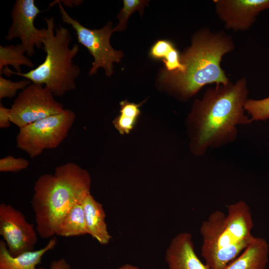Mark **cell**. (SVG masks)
Returning <instances> with one entry per match:
<instances>
[{
  "instance_id": "6da1fadb",
  "label": "cell",
  "mask_w": 269,
  "mask_h": 269,
  "mask_svg": "<svg viewBox=\"0 0 269 269\" xmlns=\"http://www.w3.org/2000/svg\"><path fill=\"white\" fill-rule=\"evenodd\" d=\"M249 90L247 79L208 88L196 99L187 118L190 148L196 156L209 148H219L236 140L237 126L253 122L245 114L244 105Z\"/></svg>"
},
{
  "instance_id": "7a4b0ae2",
  "label": "cell",
  "mask_w": 269,
  "mask_h": 269,
  "mask_svg": "<svg viewBox=\"0 0 269 269\" xmlns=\"http://www.w3.org/2000/svg\"><path fill=\"white\" fill-rule=\"evenodd\" d=\"M234 48L231 36L225 31L200 29L193 34L191 46L180 55L184 70H165L163 82L179 98L186 100L207 84H227L230 80L220 63L223 56Z\"/></svg>"
},
{
  "instance_id": "3957f363",
  "label": "cell",
  "mask_w": 269,
  "mask_h": 269,
  "mask_svg": "<svg viewBox=\"0 0 269 269\" xmlns=\"http://www.w3.org/2000/svg\"><path fill=\"white\" fill-rule=\"evenodd\" d=\"M88 171L68 162L57 166L53 173L41 175L35 181L31 206L36 229L43 239L56 235L63 219L76 202L90 193Z\"/></svg>"
},
{
  "instance_id": "277c9868",
  "label": "cell",
  "mask_w": 269,
  "mask_h": 269,
  "mask_svg": "<svg viewBox=\"0 0 269 269\" xmlns=\"http://www.w3.org/2000/svg\"><path fill=\"white\" fill-rule=\"evenodd\" d=\"M226 214L211 213L200 227L201 256L209 269H223L254 240V222L250 208L243 200L227 206Z\"/></svg>"
},
{
  "instance_id": "5b68a950",
  "label": "cell",
  "mask_w": 269,
  "mask_h": 269,
  "mask_svg": "<svg viewBox=\"0 0 269 269\" xmlns=\"http://www.w3.org/2000/svg\"><path fill=\"white\" fill-rule=\"evenodd\" d=\"M44 19L46 25L42 47L46 53L44 61L26 73L14 72L7 68L1 74L23 77L32 83L47 87L54 96L61 97L76 87L80 69L73 63V59L78 53L79 46L75 44L69 47L72 40L70 31L62 26L55 29L54 17Z\"/></svg>"
},
{
  "instance_id": "8992f818",
  "label": "cell",
  "mask_w": 269,
  "mask_h": 269,
  "mask_svg": "<svg viewBox=\"0 0 269 269\" xmlns=\"http://www.w3.org/2000/svg\"><path fill=\"white\" fill-rule=\"evenodd\" d=\"M75 119L73 111L64 109L59 114L21 128L16 137V146L31 158L45 149L55 148L67 137Z\"/></svg>"
},
{
  "instance_id": "52a82bcc",
  "label": "cell",
  "mask_w": 269,
  "mask_h": 269,
  "mask_svg": "<svg viewBox=\"0 0 269 269\" xmlns=\"http://www.w3.org/2000/svg\"><path fill=\"white\" fill-rule=\"evenodd\" d=\"M56 1L51 2L49 5L58 3L62 21L71 26L76 32L78 42L85 46L94 58L89 75L95 74L99 68H103L106 75L111 76L114 72L113 63L120 62L123 56L121 50H115L110 44V37L113 32L112 22H109L101 29H89L70 16L59 0Z\"/></svg>"
},
{
  "instance_id": "ba28073f",
  "label": "cell",
  "mask_w": 269,
  "mask_h": 269,
  "mask_svg": "<svg viewBox=\"0 0 269 269\" xmlns=\"http://www.w3.org/2000/svg\"><path fill=\"white\" fill-rule=\"evenodd\" d=\"M10 110L11 123L20 129L64 109L48 88L31 83L19 93Z\"/></svg>"
},
{
  "instance_id": "9c48e42d",
  "label": "cell",
  "mask_w": 269,
  "mask_h": 269,
  "mask_svg": "<svg viewBox=\"0 0 269 269\" xmlns=\"http://www.w3.org/2000/svg\"><path fill=\"white\" fill-rule=\"evenodd\" d=\"M0 235L14 257L34 250L37 242V232L23 213L12 205L0 204Z\"/></svg>"
},
{
  "instance_id": "30bf717a",
  "label": "cell",
  "mask_w": 269,
  "mask_h": 269,
  "mask_svg": "<svg viewBox=\"0 0 269 269\" xmlns=\"http://www.w3.org/2000/svg\"><path fill=\"white\" fill-rule=\"evenodd\" d=\"M41 12L34 0H16L11 11L12 23L5 35L7 40L19 38L30 56L35 54V47L43 46L45 28L38 29L34 25L35 19Z\"/></svg>"
},
{
  "instance_id": "8fae6325",
  "label": "cell",
  "mask_w": 269,
  "mask_h": 269,
  "mask_svg": "<svg viewBox=\"0 0 269 269\" xmlns=\"http://www.w3.org/2000/svg\"><path fill=\"white\" fill-rule=\"evenodd\" d=\"M215 10L226 29L244 31L250 28L259 14L269 9V0H214Z\"/></svg>"
},
{
  "instance_id": "7c38bea8",
  "label": "cell",
  "mask_w": 269,
  "mask_h": 269,
  "mask_svg": "<svg viewBox=\"0 0 269 269\" xmlns=\"http://www.w3.org/2000/svg\"><path fill=\"white\" fill-rule=\"evenodd\" d=\"M169 269H209L197 257L191 234L181 232L171 240L165 254Z\"/></svg>"
},
{
  "instance_id": "4fadbf2b",
  "label": "cell",
  "mask_w": 269,
  "mask_h": 269,
  "mask_svg": "<svg viewBox=\"0 0 269 269\" xmlns=\"http://www.w3.org/2000/svg\"><path fill=\"white\" fill-rule=\"evenodd\" d=\"M88 234L101 245H107L111 240L106 222V214L102 204L90 193L81 201Z\"/></svg>"
},
{
  "instance_id": "5bb4252c",
  "label": "cell",
  "mask_w": 269,
  "mask_h": 269,
  "mask_svg": "<svg viewBox=\"0 0 269 269\" xmlns=\"http://www.w3.org/2000/svg\"><path fill=\"white\" fill-rule=\"evenodd\" d=\"M56 244V238L53 237L43 248L37 250L26 252L14 257L10 254L4 241L1 240L0 269H37L36 267L41 263L44 255L54 249Z\"/></svg>"
},
{
  "instance_id": "9a60e30c",
  "label": "cell",
  "mask_w": 269,
  "mask_h": 269,
  "mask_svg": "<svg viewBox=\"0 0 269 269\" xmlns=\"http://www.w3.org/2000/svg\"><path fill=\"white\" fill-rule=\"evenodd\" d=\"M269 245L261 237H255L247 248L223 269H266Z\"/></svg>"
},
{
  "instance_id": "2e32d148",
  "label": "cell",
  "mask_w": 269,
  "mask_h": 269,
  "mask_svg": "<svg viewBox=\"0 0 269 269\" xmlns=\"http://www.w3.org/2000/svg\"><path fill=\"white\" fill-rule=\"evenodd\" d=\"M87 234L81 202H76L63 219L56 235L69 237Z\"/></svg>"
},
{
  "instance_id": "e0dca14e",
  "label": "cell",
  "mask_w": 269,
  "mask_h": 269,
  "mask_svg": "<svg viewBox=\"0 0 269 269\" xmlns=\"http://www.w3.org/2000/svg\"><path fill=\"white\" fill-rule=\"evenodd\" d=\"M26 51L21 44L0 46V73L1 75L3 69L7 68L8 65L12 66L16 72L20 73V66L25 65L33 68L35 65L33 62L24 55Z\"/></svg>"
},
{
  "instance_id": "ac0fdd59",
  "label": "cell",
  "mask_w": 269,
  "mask_h": 269,
  "mask_svg": "<svg viewBox=\"0 0 269 269\" xmlns=\"http://www.w3.org/2000/svg\"><path fill=\"white\" fill-rule=\"evenodd\" d=\"M149 54L154 59H163L167 71L182 72L184 70V66L180 62V55L170 41H157L151 48Z\"/></svg>"
},
{
  "instance_id": "d6986e66",
  "label": "cell",
  "mask_w": 269,
  "mask_h": 269,
  "mask_svg": "<svg viewBox=\"0 0 269 269\" xmlns=\"http://www.w3.org/2000/svg\"><path fill=\"white\" fill-rule=\"evenodd\" d=\"M244 108L252 121L267 120L269 119V97L261 100L248 99Z\"/></svg>"
},
{
  "instance_id": "ffe728a7",
  "label": "cell",
  "mask_w": 269,
  "mask_h": 269,
  "mask_svg": "<svg viewBox=\"0 0 269 269\" xmlns=\"http://www.w3.org/2000/svg\"><path fill=\"white\" fill-rule=\"evenodd\" d=\"M123 8L117 17L119 24L113 29V31H121L125 29L127 22L130 16L135 10H138L142 14L144 7L147 4L148 1L141 0H124Z\"/></svg>"
},
{
  "instance_id": "44dd1931",
  "label": "cell",
  "mask_w": 269,
  "mask_h": 269,
  "mask_svg": "<svg viewBox=\"0 0 269 269\" xmlns=\"http://www.w3.org/2000/svg\"><path fill=\"white\" fill-rule=\"evenodd\" d=\"M31 82L28 79L13 82L0 76V99L12 98L14 97L19 90H23Z\"/></svg>"
},
{
  "instance_id": "7402d4cb",
  "label": "cell",
  "mask_w": 269,
  "mask_h": 269,
  "mask_svg": "<svg viewBox=\"0 0 269 269\" xmlns=\"http://www.w3.org/2000/svg\"><path fill=\"white\" fill-rule=\"evenodd\" d=\"M29 162L22 157L8 155L0 159V171L17 172L27 168Z\"/></svg>"
},
{
  "instance_id": "603a6c76",
  "label": "cell",
  "mask_w": 269,
  "mask_h": 269,
  "mask_svg": "<svg viewBox=\"0 0 269 269\" xmlns=\"http://www.w3.org/2000/svg\"><path fill=\"white\" fill-rule=\"evenodd\" d=\"M137 119L120 114L113 121L115 128L121 134H128L134 129Z\"/></svg>"
},
{
  "instance_id": "cb8c5ba5",
  "label": "cell",
  "mask_w": 269,
  "mask_h": 269,
  "mask_svg": "<svg viewBox=\"0 0 269 269\" xmlns=\"http://www.w3.org/2000/svg\"><path fill=\"white\" fill-rule=\"evenodd\" d=\"M143 102L138 104L131 103L127 100L120 102V114L128 117L137 119L140 114L139 107Z\"/></svg>"
},
{
  "instance_id": "d4e9b609",
  "label": "cell",
  "mask_w": 269,
  "mask_h": 269,
  "mask_svg": "<svg viewBox=\"0 0 269 269\" xmlns=\"http://www.w3.org/2000/svg\"><path fill=\"white\" fill-rule=\"evenodd\" d=\"M10 110L0 103V128L4 129L9 128L11 125Z\"/></svg>"
},
{
  "instance_id": "484cf974",
  "label": "cell",
  "mask_w": 269,
  "mask_h": 269,
  "mask_svg": "<svg viewBox=\"0 0 269 269\" xmlns=\"http://www.w3.org/2000/svg\"><path fill=\"white\" fill-rule=\"evenodd\" d=\"M71 267L64 258L53 261L50 265V269H70Z\"/></svg>"
},
{
  "instance_id": "4316f807",
  "label": "cell",
  "mask_w": 269,
  "mask_h": 269,
  "mask_svg": "<svg viewBox=\"0 0 269 269\" xmlns=\"http://www.w3.org/2000/svg\"><path fill=\"white\" fill-rule=\"evenodd\" d=\"M59 1L63 3L64 5L69 7H72L74 6H78L80 4L82 1L81 0H59Z\"/></svg>"
},
{
  "instance_id": "83f0119b",
  "label": "cell",
  "mask_w": 269,
  "mask_h": 269,
  "mask_svg": "<svg viewBox=\"0 0 269 269\" xmlns=\"http://www.w3.org/2000/svg\"><path fill=\"white\" fill-rule=\"evenodd\" d=\"M116 269H139L138 267L130 265L125 264L123 265Z\"/></svg>"
}]
</instances>
